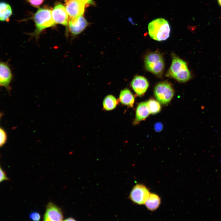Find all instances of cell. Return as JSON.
<instances>
[{
  "label": "cell",
  "instance_id": "cell-6",
  "mask_svg": "<svg viewBox=\"0 0 221 221\" xmlns=\"http://www.w3.org/2000/svg\"><path fill=\"white\" fill-rule=\"evenodd\" d=\"M150 194L149 189L145 185L137 184L133 187L129 198L134 204L141 205L145 204Z\"/></svg>",
  "mask_w": 221,
  "mask_h": 221
},
{
  "label": "cell",
  "instance_id": "cell-15",
  "mask_svg": "<svg viewBox=\"0 0 221 221\" xmlns=\"http://www.w3.org/2000/svg\"><path fill=\"white\" fill-rule=\"evenodd\" d=\"M161 203V198L157 195L153 193H150L145 204L148 210L153 211L158 208Z\"/></svg>",
  "mask_w": 221,
  "mask_h": 221
},
{
  "label": "cell",
  "instance_id": "cell-8",
  "mask_svg": "<svg viewBox=\"0 0 221 221\" xmlns=\"http://www.w3.org/2000/svg\"><path fill=\"white\" fill-rule=\"evenodd\" d=\"M13 74L7 62L1 61L0 63V85L5 88L9 92L11 88L10 84Z\"/></svg>",
  "mask_w": 221,
  "mask_h": 221
},
{
  "label": "cell",
  "instance_id": "cell-16",
  "mask_svg": "<svg viewBox=\"0 0 221 221\" xmlns=\"http://www.w3.org/2000/svg\"><path fill=\"white\" fill-rule=\"evenodd\" d=\"M0 19L2 21H8L12 14V10L9 4L1 2L0 3Z\"/></svg>",
  "mask_w": 221,
  "mask_h": 221
},
{
  "label": "cell",
  "instance_id": "cell-25",
  "mask_svg": "<svg viewBox=\"0 0 221 221\" xmlns=\"http://www.w3.org/2000/svg\"><path fill=\"white\" fill-rule=\"evenodd\" d=\"M64 220L65 221H75L76 220L75 219L73 218L72 217H69L65 219Z\"/></svg>",
  "mask_w": 221,
  "mask_h": 221
},
{
  "label": "cell",
  "instance_id": "cell-4",
  "mask_svg": "<svg viewBox=\"0 0 221 221\" xmlns=\"http://www.w3.org/2000/svg\"><path fill=\"white\" fill-rule=\"evenodd\" d=\"M144 61L145 68L148 71L157 75L163 73L164 62L160 54L156 52L151 53L145 57Z\"/></svg>",
  "mask_w": 221,
  "mask_h": 221
},
{
  "label": "cell",
  "instance_id": "cell-19",
  "mask_svg": "<svg viewBox=\"0 0 221 221\" xmlns=\"http://www.w3.org/2000/svg\"><path fill=\"white\" fill-rule=\"evenodd\" d=\"M0 147L2 146L6 142L7 140V135L4 130L2 128L0 129Z\"/></svg>",
  "mask_w": 221,
  "mask_h": 221
},
{
  "label": "cell",
  "instance_id": "cell-5",
  "mask_svg": "<svg viewBox=\"0 0 221 221\" xmlns=\"http://www.w3.org/2000/svg\"><path fill=\"white\" fill-rule=\"evenodd\" d=\"M155 96L158 102L163 104L169 103L174 95V91L171 85L166 82L158 83L154 90Z\"/></svg>",
  "mask_w": 221,
  "mask_h": 221
},
{
  "label": "cell",
  "instance_id": "cell-2",
  "mask_svg": "<svg viewBox=\"0 0 221 221\" xmlns=\"http://www.w3.org/2000/svg\"><path fill=\"white\" fill-rule=\"evenodd\" d=\"M148 33L153 39L158 41H164L169 37L170 27L168 21L162 18L154 19L148 25Z\"/></svg>",
  "mask_w": 221,
  "mask_h": 221
},
{
  "label": "cell",
  "instance_id": "cell-1",
  "mask_svg": "<svg viewBox=\"0 0 221 221\" xmlns=\"http://www.w3.org/2000/svg\"><path fill=\"white\" fill-rule=\"evenodd\" d=\"M172 63L167 76L181 82L189 80L191 75L185 62L174 54L172 55Z\"/></svg>",
  "mask_w": 221,
  "mask_h": 221
},
{
  "label": "cell",
  "instance_id": "cell-18",
  "mask_svg": "<svg viewBox=\"0 0 221 221\" xmlns=\"http://www.w3.org/2000/svg\"><path fill=\"white\" fill-rule=\"evenodd\" d=\"M146 102L150 113L155 114L161 110V106L159 102L153 99H150Z\"/></svg>",
  "mask_w": 221,
  "mask_h": 221
},
{
  "label": "cell",
  "instance_id": "cell-17",
  "mask_svg": "<svg viewBox=\"0 0 221 221\" xmlns=\"http://www.w3.org/2000/svg\"><path fill=\"white\" fill-rule=\"evenodd\" d=\"M118 103V101L114 96L111 95H107L103 100V108L106 110H113L116 107Z\"/></svg>",
  "mask_w": 221,
  "mask_h": 221
},
{
  "label": "cell",
  "instance_id": "cell-7",
  "mask_svg": "<svg viewBox=\"0 0 221 221\" xmlns=\"http://www.w3.org/2000/svg\"><path fill=\"white\" fill-rule=\"evenodd\" d=\"M86 4L83 2L77 0H66L65 7L68 15L69 20L83 15Z\"/></svg>",
  "mask_w": 221,
  "mask_h": 221
},
{
  "label": "cell",
  "instance_id": "cell-13",
  "mask_svg": "<svg viewBox=\"0 0 221 221\" xmlns=\"http://www.w3.org/2000/svg\"><path fill=\"white\" fill-rule=\"evenodd\" d=\"M150 114L146 102L140 103L136 109L135 123L145 120Z\"/></svg>",
  "mask_w": 221,
  "mask_h": 221
},
{
  "label": "cell",
  "instance_id": "cell-24",
  "mask_svg": "<svg viewBox=\"0 0 221 221\" xmlns=\"http://www.w3.org/2000/svg\"><path fill=\"white\" fill-rule=\"evenodd\" d=\"M84 3L85 4H93L94 2L93 0H77Z\"/></svg>",
  "mask_w": 221,
  "mask_h": 221
},
{
  "label": "cell",
  "instance_id": "cell-11",
  "mask_svg": "<svg viewBox=\"0 0 221 221\" xmlns=\"http://www.w3.org/2000/svg\"><path fill=\"white\" fill-rule=\"evenodd\" d=\"M68 28L69 32L73 36L81 33L86 27L88 23L85 18L82 15L77 18L69 20Z\"/></svg>",
  "mask_w": 221,
  "mask_h": 221
},
{
  "label": "cell",
  "instance_id": "cell-14",
  "mask_svg": "<svg viewBox=\"0 0 221 221\" xmlns=\"http://www.w3.org/2000/svg\"><path fill=\"white\" fill-rule=\"evenodd\" d=\"M119 99L121 103L130 107H133L134 98L130 91L127 88L122 90L120 93Z\"/></svg>",
  "mask_w": 221,
  "mask_h": 221
},
{
  "label": "cell",
  "instance_id": "cell-9",
  "mask_svg": "<svg viewBox=\"0 0 221 221\" xmlns=\"http://www.w3.org/2000/svg\"><path fill=\"white\" fill-rule=\"evenodd\" d=\"M52 16L56 24L67 25L69 17L65 7L63 5L58 4L55 6L52 11Z\"/></svg>",
  "mask_w": 221,
  "mask_h": 221
},
{
  "label": "cell",
  "instance_id": "cell-10",
  "mask_svg": "<svg viewBox=\"0 0 221 221\" xmlns=\"http://www.w3.org/2000/svg\"><path fill=\"white\" fill-rule=\"evenodd\" d=\"M63 215L61 209L51 202L48 204L43 217V220L47 221H61Z\"/></svg>",
  "mask_w": 221,
  "mask_h": 221
},
{
  "label": "cell",
  "instance_id": "cell-20",
  "mask_svg": "<svg viewBox=\"0 0 221 221\" xmlns=\"http://www.w3.org/2000/svg\"><path fill=\"white\" fill-rule=\"evenodd\" d=\"M29 219L34 221H39L41 218L40 214L37 211L32 212L29 215Z\"/></svg>",
  "mask_w": 221,
  "mask_h": 221
},
{
  "label": "cell",
  "instance_id": "cell-12",
  "mask_svg": "<svg viewBox=\"0 0 221 221\" xmlns=\"http://www.w3.org/2000/svg\"><path fill=\"white\" fill-rule=\"evenodd\" d=\"M131 86L135 92L138 95H143L149 86L147 79L141 76H135L131 82Z\"/></svg>",
  "mask_w": 221,
  "mask_h": 221
},
{
  "label": "cell",
  "instance_id": "cell-26",
  "mask_svg": "<svg viewBox=\"0 0 221 221\" xmlns=\"http://www.w3.org/2000/svg\"><path fill=\"white\" fill-rule=\"evenodd\" d=\"M218 1L219 4L221 6V0H218Z\"/></svg>",
  "mask_w": 221,
  "mask_h": 221
},
{
  "label": "cell",
  "instance_id": "cell-23",
  "mask_svg": "<svg viewBox=\"0 0 221 221\" xmlns=\"http://www.w3.org/2000/svg\"><path fill=\"white\" fill-rule=\"evenodd\" d=\"M163 128V125L161 123H157L154 125V129L157 132H160Z\"/></svg>",
  "mask_w": 221,
  "mask_h": 221
},
{
  "label": "cell",
  "instance_id": "cell-22",
  "mask_svg": "<svg viewBox=\"0 0 221 221\" xmlns=\"http://www.w3.org/2000/svg\"><path fill=\"white\" fill-rule=\"evenodd\" d=\"M0 182H2L6 180H9V179L7 177L6 174L5 172L0 167Z\"/></svg>",
  "mask_w": 221,
  "mask_h": 221
},
{
  "label": "cell",
  "instance_id": "cell-21",
  "mask_svg": "<svg viewBox=\"0 0 221 221\" xmlns=\"http://www.w3.org/2000/svg\"><path fill=\"white\" fill-rule=\"evenodd\" d=\"M27 2L32 6L38 7L43 2L44 0H27Z\"/></svg>",
  "mask_w": 221,
  "mask_h": 221
},
{
  "label": "cell",
  "instance_id": "cell-3",
  "mask_svg": "<svg viewBox=\"0 0 221 221\" xmlns=\"http://www.w3.org/2000/svg\"><path fill=\"white\" fill-rule=\"evenodd\" d=\"M34 20L36 29L33 35L36 37L45 29L56 24L52 17L51 11L47 8L39 9L34 15Z\"/></svg>",
  "mask_w": 221,
  "mask_h": 221
}]
</instances>
